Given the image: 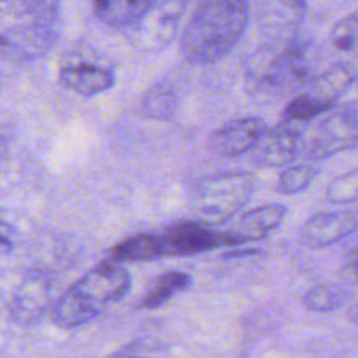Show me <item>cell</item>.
<instances>
[{"mask_svg": "<svg viewBox=\"0 0 358 358\" xmlns=\"http://www.w3.org/2000/svg\"><path fill=\"white\" fill-rule=\"evenodd\" d=\"M250 16V3L243 0L199 2L182 31L180 52L191 65L220 62L243 38Z\"/></svg>", "mask_w": 358, "mask_h": 358, "instance_id": "cell-1", "label": "cell"}, {"mask_svg": "<svg viewBox=\"0 0 358 358\" xmlns=\"http://www.w3.org/2000/svg\"><path fill=\"white\" fill-rule=\"evenodd\" d=\"M315 49L308 38L289 42H262L247 62V91L262 101H273L308 86L317 73Z\"/></svg>", "mask_w": 358, "mask_h": 358, "instance_id": "cell-2", "label": "cell"}, {"mask_svg": "<svg viewBox=\"0 0 358 358\" xmlns=\"http://www.w3.org/2000/svg\"><path fill=\"white\" fill-rule=\"evenodd\" d=\"M62 35V3L14 0L0 3V45L13 62L27 63L51 51Z\"/></svg>", "mask_w": 358, "mask_h": 358, "instance_id": "cell-3", "label": "cell"}, {"mask_svg": "<svg viewBox=\"0 0 358 358\" xmlns=\"http://www.w3.org/2000/svg\"><path fill=\"white\" fill-rule=\"evenodd\" d=\"M131 290V275L119 262L105 261L77 278L55 303L51 320L63 331H73L100 318Z\"/></svg>", "mask_w": 358, "mask_h": 358, "instance_id": "cell-4", "label": "cell"}, {"mask_svg": "<svg viewBox=\"0 0 358 358\" xmlns=\"http://www.w3.org/2000/svg\"><path fill=\"white\" fill-rule=\"evenodd\" d=\"M220 247H234L227 231H215L203 224L180 222L156 233L136 234L108 252L112 262H150L159 259L185 257Z\"/></svg>", "mask_w": 358, "mask_h": 358, "instance_id": "cell-5", "label": "cell"}, {"mask_svg": "<svg viewBox=\"0 0 358 358\" xmlns=\"http://www.w3.org/2000/svg\"><path fill=\"white\" fill-rule=\"evenodd\" d=\"M255 192V178L248 171L208 175L196 184L191 210L196 222L206 227L226 224L248 205Z\"/></svg>", "mask_w": 358, "mask_h": 358, "instance_id": "cell-6", "label": "cell"}, {"mask_svg": "<svg viewBox=\"0 0 358 358\" xmlns=\"http://www.w3.org/2000/svg\"><path fill=\"white\" fill-rule=\"evenodd\" d=\"M357 69L352 63L339 62L325 72L317 73L304 90H301L283 108L282 121L308 124L315 117L338 107V101L357 83Z\"/></svg>", "mask_w": 358, "mask_h": 358, "instance_id": "cell-7", "label": "cell"}, {"mask_svg": "<svg viewBox=\"0 0 358 358\" xmlns=\"http://www.w3.org/2000/svg\"><path fill=\"white\" fill-rule=\"evenodd\" d=\"M353 149H358V100L339 103L327 112L311 131L304 154L318 163Z\"/></svg>", "mask_w": 358, "mask_h": 358, "instance_id": "cell-8", "label": "cell"}, {"mask_svg": "<svg viewBox=\"0 0 358 358\" xmlns=\"http://www.w3.org/2000/svg\"><path fill=\"white\" fill-rule=\"evenodd\" d=\"M187 2L161 0L152 2L133 28L126 31L129 44L143 55H154L166 49L177 37Z\"/></svg>", "mask_w": 358, "mask_h": 358, "instance_id": "cell-9", "label": "cell"}, {"mask_svg": "<svg viewBox=\"0 0 358 358\" xmlns=\"http://www.w3.org/2000/svg\"><path fill=\"white\" fill-rule=\"evenodd\" d=\"M58 77L66 90L84 98L98 96L115 84L114 66L86 51L66 52L59 62Z\"/></svg>", "mask_w": 358, "mask_h": 358, "instance_id": "cell-10", "label": "cell"}, {"mask_svg": "<svg viewBox=\"0 0 358 358\" xmlns=\"http://www.w3.org/2000/svg\"><path fill=\"white\" fill-rule=\"evenodd\" d=\"M55 282L51 275L41 269L28 271L14 289L9 303V317L21 327H34L49 311H52L56 301Z\"/></svg>", "mask_w": 358, "mask_h": 358, "instance_id": "cell-11", "label": "cell"}, {"mask_svg": "<svg viewBox=\"0 0 358 358\" xmlns=\"http://www.w3.org/2000/svg\"><path fill=\"white\" fill-rule=\"evenodd\" d=\"M306 13L308 3L297 0H273L259 3L257 23L262 42L280 44L297 38Z\"/></svg>", "mask_w": 358, "mask_h": 358, "instance_id": "cell-12", "label": "cell"}, {"mask_svg": "<svg viewBox=\"0 0 358 358\" xmlns=\"http://www.w3.org/2000/svg\"><path fill=\"white\" fill-rule=\"evenodd\" d=\"M266 133H268V124L262 117L252 115V117L234 119L210 135L208 149L212 150L213 156L233 159L247 152H254Z\"/></svg>", "mask_w": 358, "mask_h": 358, "instance_id": "cell-13", "label": "cell"}, {"mask_svg": "<svg viewBox=\"0 0 358 358\" xmlns=\"http://www.w3.org/2000/svg\"><path fill=\"white\" fill-rule=\"evenodd\" d=\"M358 229V212L338 210V212L315 213L303 224L299 231L301 243L308 248H327L339 243Z\"/></svg>", "mask_w": 358, "mask_h": 358, "instance_id": "cell-14", "label": "cell"}, {"mask_svg": "<svg viewBox=\"0 0 358 358\" xmlns=\"http://www.w3.org/2000/svg\"><path fill=\"white\" fill-rule=\"evenodd\" d=\"M303 131L304 126L283 121L273 129H268L254 149V163L264 168H289L299 156Z\"/></svg>", "mask_w": 358, "mask_h": 358, "instance_id": "cell-15", "label": "cell"}, {"mask_svg": "<svg viewBox=\"0 0 358 358\" xmlns=\"http://www.w3.org/2000/svg\"><path fill=\"white\" fill-rule=\"evenodd\" d=\"M287 213H289V208L282 203H268V205L257 206L238 217L234 226L227 229V234L234 241V247L261 241L282 226L283 220L287 219Z\"/></svg>", "mask_w": 358, "mask_h": 358, "instance_id": "cell-16", "label": "cell"}, {"mask_svg": "<svg viewBox=\"0 0 358 358\" xmlns=\"http://www.w3.org/2000/svg\"><path fill=\"white\" fill-rule=\"evenodd\" d=\"M150 0H100L93 3V16L114 30H129L150 7Z\"/></svg>", "mask_w": 358, "mask_h": 358, "instance_id": "cell-17", "label": "cell"}, {"mask_svg": "<svg viewBox=\"0 0 358 358\" xmlns=\"http://www.w3.org/2000/svg\"><path fill=\"white\" fill-rule=\"evenodd\" d=\"M192 276L189 273L184 271H170L163 273L161 276H157L149 287H147L145 294L142 296V299L136 303V306L140 310H157L163 304H166L168 301L173 299L178 294L187 292L192 287Z\"/></svg>", "mask_w": 358, "mask_h": 358, "instance_id": "cell-18", "label": "cell"}, {"mask_svg": "<svg viewBox=\"0 0 358 358\" xmlns=\"http://www.w3.org/2000/svg\"><path fill=\"white\" fill-rule=\"evenodd\" d=\"M352 301V292L345 285L339 283H324L308 290L303 297V304L306 310L315 313H331L341 308L348 306Z\"/></svg>", "mask_w": 358, "mask_h": 358, "instance_id": "cell-19", "label": "cell"}, {"mask_svg": "<svg viewBox=\"0 0 358 358\" xmlns=\"http://www.w3.org/2000/svg\"><path fill=\"white\" fill-rule=\"evenodd\" d=\"M180 98L171 83H156L142 100V114L150 119H171L177 112Z\"/></svg>", "mask_w": 358, "mask_h": 358, "instance_id": "cell-20", "label": "cell"}, {"mask_svg": "<svg viewBox=\"0 0 358 358\" xmlns=\"http://www.w3.org/2000/svg\"><path fill=\"white\" fill-rule=\"evenodd\" d=\"M322 173V166L318 163L310 164H297V166H289L280 173L276 180V191L280 194H299L306 191Z\"/></svg>", "mask_w": 358, "mask_h": 358, "instance_id": "cell-21", "label": "cell"}, {"mask_svg": "<svg viewBox=\"0 0 358 358\" xmlns=\"http://www.w3.org/2000/svg\"><path fill=\"white\" fill-rule=\"evenodd\" d=\"M329 42L336 52L350 58H358V10L346 14L334 23Z\"/></svg>", "mask_w": 358, "mask_h": 358, "instance_id": "cell-22", "label": "cell"}, {"mask_svg": "<svg viewBox=\"0 0 358 358\" xmlns=\"http://www.w3.org/2000/svg\"><path fill=\"white\" fill-rule=\"evenodd\" d=\"M327 201L332 205L358 203V168L336 177L327 185Z\"/></svg>", "mask_w": 358, "mask_h": 358, "instance_id": "cell-23", "label": "cell"}, {"mask_svg": "<svg viewBox=\"0 0 358 358\" xmlns=\"http://www.w3.org/2000/svg\"><path fill=\"white\" fill-rule=\"evenodd\" d=\"M341 273L348 282L357 283L358 285V247L352 248V250L346 254L345 261H343Z\"/></svg>", "mask_w": 358, "mask_h": 358, "instance_id": "cell-24", "label": "cell"}, {"mask_svg": "<svg viewBox=\"0 0 358 358\" xmlns=\"http://www.w3.org/2000/svg\"><path fill=\"white\" fill-rule=\"evenodd\" d=\"M14 229H10L9 222H3L2 224V252L3 254H9L13 250V245H14Z\"/></svg>", "mask_w": 358, "mask_h": 358, "instance_id": "cell-25", "label": "cell"}, {"mask_svg": "<svg viewBox=\"0 0 358 358\" xmlns=\"http://www.w3.org/2000/svg\"><path fill=\"white\" fill-rule=\"evenodd\" d=\"M348 318H350V320H352V324H355L357 327H358V304H357V306H353L352 310H350Z\"/></svg>", "mask_w": 358, "mask_h": 358, "instance_id": "cell-26", "label": "cell"}, {"mask_svg": "<svg viewBox=\"0 0 358 358\" xmlns=\"http://www.w3.org/2000/svg\"><path fill=\"white\" fill-rule=\"evenodd\" d=\"M124 358H143V357H124Z\"/></svg>", "mask_w": 358, "mask_h": 358, "instance_id": "cell-27", "label": "cell"}]
</instances>
